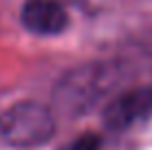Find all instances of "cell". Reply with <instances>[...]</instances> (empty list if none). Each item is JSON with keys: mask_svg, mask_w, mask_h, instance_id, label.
<instances>
[{"mask_svg": "<svg viewBox=\"0 0 152 150\" xmlns=\"http://www.w3.org/2000/svg\"><path fill=\"white\" fill-rule=\"evenodd\" d=\"M152 113V89H132L126 91L119 97L104 108V124L113 130H124L130 128L139 119L148 117Z\"/></svg>", "mask_w": 152, "mask_h": 150, "instance_id": "3957f363", "label": "cell"}, {"mask_svg": "<svg viewBox=\"0 0 152 150\" xmlns=\"http://www.w3.org/2000/svg\"><path fill=\"white\" fill-rule=\"evenodd\" d=\"M55 119L38 102H18L0 113V148H29L49 141Z\"/></svg>", "mask_w": 152, "mask_h": 150, "instance_id": "7a4b0ae2", "label": "cell"}, {"mask_svg": "<svg viewBox=\"0 0 152 150\" xmlns=\"http://www.w3.org/2000/svg\"><path fill=\"white\" fill-rule=\"evenodd\" d=\"M115 69L108 64H82L62 75L53 91V100L62 113H86L113 86Z\"/></svg>", "mask_w": 152, "mask_h": 150, "instance_id": "6da1fadb", "label": "cell"}, {"mask_svg": "<svg viewBox=\"0 0 152 150\" xmlns=\"http://www.w3.org/2000/svg\"><path fill=\"white\" fill-rule=\"evenodd\" d=\"M99 148H102V141L97 135H82L64 150H99Z\"/></svg>", "mask_w": 152, "mask_h": 150, "instance_id": "5b68a950", "label": "cell"}, {"mask_svg": "<svg viewBox=\"0 0 152 150\" xmlns=\"http://www.w3.org/2000/svg\"><path fill=\"white\" fill-rule=\"evenodd\" d=\"M66 22V11L55 0H27L22 4V24L38 35H55Z\"/></svg>", "mask_w": 152, "mask_h": 150, "instance_id": "277c9868", "label": "cell"}]
</instances>
